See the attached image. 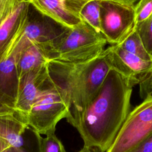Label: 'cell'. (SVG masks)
Masks as SVG:
<instances>
[{"instance_id": "e0dca14e", "label": "cell", "mask_w": 152, "mask_h": 152, "mask_svg": "<svg viewBox=\"0 0 152 152\" xmlns=\"http://www.w3.org/2000/svg\"><path fill=\"white\" fill-rule=\"evenodd\" d=\"M130 152H152V134Z\"/></svg>"}, {"instance_id": "6da1fadb", "label": "cell", "mask_w": 152, "mask_h": 152, "mask_svg": "<svg viewBox=\"0 0 152 152\" xmlns=\"http://www.w3.org/2000/svg\"><path fill=\"white\" fill-rule=\"evenodd\" d=\"M136 85L117 70H110L99 91L74 125L84 145L106 152L130 112L132 88Z\"/></svg>"}, {"instance_id": "30bf717a", "label": "cell", "mask_w": 152, "mask_h": 152, "mask_svg": "<svg viewBox=\"0 0 152 152\" xmlns=\"http://www.w3.org/2000/svg\"><path fill=\"white\" fill-rule=\"evenodd\" d=\"M30 5L28 0L23 2L0 26V62L21 36L29 20Z\"/></svg>"}, {"instance_id": "44dd1931", "label": "cell", "mask_w": 152, "mask_h": 152, "mask_svg": "<svg viewBox=\"0 0 152 152\" xmlns=\"http://www.w3.org/2000/svg\"><path fill=\"white\" fill-rule=\"evenodd\" d=\"M150 80H151V83H152V72H151V74H150Z\"/></svg>"}, {"instance_id": "2e32d148", "label": "cell", "mask_w": 152, "mask_h": 152, "mask_svg": "<svg viewBox=\"0 0 152 152\" xmlns=\"http://www.w3.org/2000/svg\"><path fill=\"white\" fill-rule=\"evenodd\" d=\"M26 0H0V26Z\"/></svg>"}, {"instance_id": "ffe728a7", "label": "cell", "mask_w": 152, "mask_h": 152, "mask_svg": "<svg viewBox=\"0 0 152 152\" xmlns=\"http://www.w3.org/2000/svg\"><path fill=\"white\" fill-rule=\"evenodd\" d=\"M79 152H102V151L95 148L89 147L84 145L83 148Z\"/></svg>"}, {"instance_id": "7a4b0ae2", "label": "cell", "mask_w": 152, "mask_h": 152, "mask_svg": "<svg viewBox=\"0 0 152 152\" xmlns=\"http://www.w3.org/2000/svg\"><path fill=\"white\" fill-rule=\"evenodd\" d=\"M48 68L49 79L60 86L68 96L69 110L66 119L74 126L112 69L110 50L107 47L100 55L80 61L50 59Z\"/></svg>"}, {"instance_id": "8fae6325", "label": "cell", "mask_w": 152, "mask_h": 152, "mask_svg": "<svg viewBox=\"0 0 152 152\" xmlns=\"http://www.w3.org/2000/svg\"><path fill=\"white\" fill-rule=\"evenodd\" d=\"M118 45L125 50L143 59L152 61V56L146 50L135 27L125 39Z\"/></svg>"}, {"instance_id": "52a82bcc", "label": "cell", "mask_w": 152, "mask_h": 152, "mask_svg": "<svg viewBox=\"0 0 152 152\" xmlns=\"http://www.w3.org/2000/svg\"><path fill=\"white\" fill-rule=\"evenodd\" d=\"M99 3L101 32L107 43L118 45L134 28V7L107 0Z\"/></svg>"}, {"instance_id": "9a60e30c", "label": "cell", "mask_w": 152, "mask_h": 152, "mask_svg": "<svg viewBox=\"0 0 152 152\" xmlns=\"http://www.w3.org/2000/svg\"><path fill=\"white\" fill-rule=\"evenodd\" d=\"M135 24L143 21L152 14V0H140L134 6Z\"/></svg>"}, {"instance_id": "d6986e66", "label": "cell", "mask_w": 152, "mask_h": 152, "mask_svg": "<svg viewBox=\"0 0 152 152\" xmlns=\"http://www.w3.org/2000/svg\"><path fill=\"white\" fill-rule=\"evenodd\" d=\"M107 1H115V2H120V3H122V4H124L130 5V6L134 7L135 5L137 3V2L140 0H107Z\"/></svg>"}, {"instance_id": "8992f818", "label": "cell", "mask_w": 152, "mask_h": 152, "mask_svg": "<svg viewBox=\"0 0 152 152\" xmlns=\"http://www.w3.org/2000/svg\"><path fill=\"white\" fill-rule=\"evenodd\" d=\"M42 138L15 110L0 115V152H41Z\"/></svg>"}, {"instance_id": "7c38bea8", "label": "cell", "mask_w": 152, "mask_h": 152, "mask_svg": "<svg viewBox=\"0 0 152 152\" xmlns=\"http://www.w3.org/2000/svg\"><path fill=\"white\" fill-rule=\"evenodd\" d=\"M81 16L84 21L91 26L96 31L102 33L99 0H91L88 2L83 9Z\"/></svg>"}, {"instance_id": "4fadbf2b", "label": "cell", "mask_w": 152, "mask_h": 152, "mask_svg": "<svg viewBox=\"0 0 152 152\" xmlns=\"http://www.w3.org/2000/svg\"><path fill=\"white\" fill-rule=\"evenodd\" d=\"M134 27L146 50L152 56V14L143 21L135 24Z\"/></svg>"}, {"instance_id": "ac0fdd59", "label": "cell", "mask_w": 152, "mask_h": 152, "mask_svg": "<svg viewBox=\"0 0 152 152\" xmlns=\"http://www.w3.org/2000/svg\"><path fill=\"white\" fill-rule=\"evenodd\" d=\"M14 110H15L13 108L7 106L6 104L2 103L0 100V115L5 114L7 113H10V112H11Z\"/></svg>"}, {"instance_id": "9c48e42d", "label": "cell", "mask_w": 152, "mask_h": 152, "mask_svg": "<svg viewBox=\"0 0 152 152\" xmlns=\"http://www.w3.org/2000/svg\"><path fill=\"white\" fill-rule=\"evenodd\" d=\"M48 78L47 63L28 72L19 80L15 110L24 119L33 102L47 85Z\"/></svg>"}, {"instance_id": "5bb4252c", "label": "cell", "mask_w": 152, "mask_h": 152, "mask_svg": "<svg viewBox=\"0 0 152 152\" xmlns=\"http://www.w3.org/2000/svg\"><path fill=\"white\" fill-rule=\"evenodd\" d=\"M46 135V138H42L41 152H66L55 131L49 132Z\"/></svg>"}, {"instance_id": "5b68a950", "label": "cell", "mask_w": 152, "mask_h": 152, "mask_svg": "<svg viewBox=\"0 0 152 152\" xmlns=\"http://www.w3.org/2000/svg\"><path fill=\"white\" fill-rule=\"evenodd\" d=\"M152 134V94L130 111L106 152H130Z\"/></svg>"}, {"instance_id": "3957f363", "label": "cell", "mask_w": 152, "mask_h": 152, "mask_svg": "<svg viewBox=\"0 0 152 152\" xmlns=\"http://www.w3.org/2000/svg\"><path fill=\"white\" fill-rule=\"evenodd\" d=\"M107 43L102 33L83 21L73 28L64 30L50 47V59L64 61L87 60L100 55Z\"/></svg>"}, {"instance_id": "ba28073f", "label": "cell", "mask_w": 152, "mask_h": 152, "mask_svg": "<svg viewBox=\"0 0 152 152\" xmlns=\"http://www.w3.org/2000/svg\"><path fill=\"white\" fill-rule=\"evenodd\" d=\"M91 0H28L43 15L64 28H71L83 21L81 12Z\"/></svg>"}, {"instance_id": "277c9868", "label": "cell", "mask_w": 152, "mask_h": 152, "mask_svg": "<svg viewBox=\"0 0 152 152\" xmlns=\"http://www.w3.org/2000/svg\"><path fill=\"white\" fill-rule=\"evenodd\" d=\"M69 102L65 91L48 78V84L31 104L27 124L40 134L55 131L56 125L69 114Z\"/></svg>"}]
</instances>
